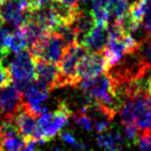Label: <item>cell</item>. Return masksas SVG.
<instances>
[{"label": "cell", "instance_id": "obj_7", "mask_svg": "<svg viewBox=\"0 0 151 151\" xmlns=\"http://www.w3.org/2000/svg\"><path fill=\"white\" fill-rule=\"evenodd\" d=\"M31 6L29 0H4L0 5V16L4 24L21 27L30 17Z\"/></svg>", "mask_w": 151, "mask_h": 151}, {"label": "cell", "instance_id": "obj_13", "mask_svg": "<svg viewBox=\"0 0 151 151\" xmlns=\"http://www.w3.org/2000/svg\"><path fill=\"white\" fill-rule=\"evenodd\" d=\"M37 116L33 114L24 106H22V109L14 117V121L18 129L19 134L24 138V140L32 139L35 130L37 128Z\"/></svg>", "mask_w": 151, "mask_h": 151}, {"label": "cell", "instance_id": "obj_1", "mask_svg": "<svg viewBox=\"0 0 151 151\" xmlns=\"http://www.w3.org/2000/svg\"><path fill=\"white\" fill-rule=\"evenodd\" d=\"M78 86L85 93L89 104H96L118 112L120 101L114 91L111 77L106 71L91 79L81 80Z\"/></svg>", "mask_w": 151, "mask_h": 151}, {"label": "cell", "instance_id": "obj_21", "mask_svg": "<svg viewBox=\"0 0 151 151\" xmlns=\"http://www.w3.org/2000/svg\"><path fill=\"white\" fill-rule=\"evenodd\" d=\"M141 26L147 37L151 35V0H146V10L141 21Z\"/></svg>", "mask_w": 151, "mask_h": 151}, {"label": "cell", "instance_id": "obj_2", "mask_svg": "<svg viewBox=\"0 0 151 151\" xmlns=\"http://www.w3.org/2000/svg\"><path fill=\"white\" fill-rule=\"evenodd\" d=\"M71 114L70 109L63 102L58 106L56 111L41 114L37 121V128L32 139L39 143L51 140L58 133H60L62 128L68 123Z\"/></svg>", "mask_w": 151, "mask_h": 151}, {"label": "cell", "instance_id": "obj_20", "mask_svg": "<svg viewBox=\"0 0 151 151\" xmlns=\"http://www.w3.org/2000/svg\"><path fill=\"white\" fill-rule=\"evenodd\" d=\"M136 143L141 151H151V129L140 132Z\"/></svg>", "mask_w": 151, "mask_h": 151}, {"label": "cell", "instance_id": "obj_27", "mask_svg": "<svg viewBox=\"0 0 151 151\" xmlns=\"http://www.w3.org/2000/svg\"><path fill=\"white\" fill-rule=\"evenodd\" d=\"M29 2H30V6H31V8H32L33 4L36 2V0H29Z\"/></svg>", "mask_w": 151, "mask_h": 151}, {"label": "cell", "instance_id": "obj_22", "mask_svg": "<svg viewBox=\"0 0 151 151\" xmlns=\"http://www.w3.org/2000/svg\"><path fill=\"white\" fill-rule=\"evenodd\" d=\"M9 35V29L5 27V24H1L0 26V51L2 52V53H5L6 56L9 53V49H8Z\"/></svg>", "mask_w": 151, "mask_h": 151}, {"label": "cell", "instance_id": "obj_15", "mask_svg": "<svg viewBox=\"0 0 151 151\" xmlns=\"http://www.w3.org/2000/svg\"><path fill=\"white\" fill-rule=\"evenodd\" d=\"M27 46H28V40H27L24 30L20 27L16 28L12 32H10L9 39H8L9 52H14V53L20 52L24 50Z\"/></svg>", "mask_w": 151, "mask_h": 151}, {"label": "cell", "instance_id": "obj_8", "mask_svg": "<svg viewBox=\"0 0 151 151\" xmlns=\"http://www.w3.org/2000/svg\"><path fill=\"white\" fill-rule=\"evenodd\" d=\"M130 99L133 106V122L139 132L151 129V96L148 90L138 92Z\"/></svg>", "mask_w": 151, "mask_h": 151}, {"label": "cell", "instance_id": "obj_19", "mask_svg": "<svg viewBox=\"0 0 151 151\" xmlns=\"http://www.w3.org/2000/svg\"><path fill=\"white\" fill-rule=\"evenodd\" d=\"M140 55L143 62L146 63L147 68L151 72V40L146 38L141 41V47H140Z\"/></svg>", "mask_w": 151, "mask_h": 151}, {"label": "cell", "instance_id": "obj_25", "mask_svg": "<svg viewBox=\"0 0 151 151\" xmlns=\"http://www.w3.org/2000/svg\"><path fill=\"white\" fill-rule=\"evenodd\" d=\"M92 2V7H104L107 8L109 0H91Z\"/></svg>", "mask_w": 151, "mask_h": 151}, {"label": "cell", "instance_id": "obj_4", "mask_svg": "<svg viewBox=\"0 0 151 151\" xmlns=\"http://www.w3.org/2000/svg\"><path fill=\"white\" fill-rule=\"evenodd\" d=\"M67 47L68 46L59 33L49 31L29 49L35 59H43L58 65Z\"/></svg>", "mask_w": 151, "mask_h": 151}, {"label": "cell", "instance_id": "obj_5", "mask_svg": "<svg viewBox=\"0 0 151 151\" xmlns=\"http://www.w3.org/2000/svg\"><path fill=\"white\" fill-rule=\"evenodd\" d=\"M86 53L87 50L81 42H76L67 47L61 60L58 63L60 71V88L67 86L78 87L79 80L77 78V69L81 58Z\"/></svg>", "mask_w": 151, "mask_h": 151}, {"label": "cell", "instance_id": "obj_26", "mask_svg": "<svg viewBox=\"0 0 151 151\" xmlns=\"http://www.w3.org/2000/svg\"><path fill=\"white\" fill-rule=\"evenodd\" d=\"M147 88H148V92L151 96V77L147 79Z\"/></svg>", "mask_w": 151, "mask_h": 151}, {"label": "cell", "instance_id": "obj_17", "mask_svg": "<svg viewBox=\"0 0 151 151\" xmlns=\"http://www.w3.org/2000/svg\"><path fill=\"white\" fill-rule=\"evenodd\" d=\"M24 142L26 140L19 133L10 136L0 142V151H21Z\"/></svg>", "mask_w": 151, "mask_h": 151}, {"label": "cell", "instance_id": "obj_9", "mask_svg": "<svg viewBox=\"0 0 151 151\" xmlns=\"http://www.w3.org/2000/svg\"><path fill=\"white\" fill-rule=\"evenodd\" d=\"M49 91L50 90L48 88L35 79L22 93L24 97V106L33 114L40 117L41 114L47 112V107L45 104L48 99Z\"/></svg>", "mask_w": 151, "mask_h": 151}, {"label": "cell", "instance_id": "obj_6", "mask_svg": "<svg viewBox=\"0 0 151 151\" xmlns=\"http://www.w3.org/2000/svg\"><path fill=\"white\" fill-rule=\"evenodd\" d=\"M24 106V97L14 83L0 89V122L11 121Z\"/></svg>", "mask_w": 151, "mask_h": 151}, {"label": "cell", "instance_id": "obj_23", "mask_svg": "<svg viewBox=\"0 0 151 151\" xmlns=\"http://www.w3.org/2000/svg\"><path fill=\"white\" fill-rule=\"evenodd\" d=\"M9 83H11V77L8 66H6L4 60H0V89Z\"/></svg>", "mask_w": 151, "mask_h": 151}, {"label": "cell", "instance_id": "obj_12", "mask_svg": "<svg viewBox=\"0 0 151 151\" xmlns=\"http://www.w3.org/2000/svg\"><path fill=\"white\" fill-rule=\"evenodd\" d=\"M108 26L94 24L93 28L81 40V45L87 52H102L108 43Z\"/></svg>", "mask_w": 151, "mask_h": 151}, {"label": "cell", "instance_id": "obj_28", "mask_svg": "<svg viewBox=\"0 0 151 151\" xmlns=\"http://www.w3.org/2000/svg\"><path fill=\"white\" fill-rule=\"evenodd\" d=\"M1 24H4V21H2V19H1V16H0V26H1Z\"/></svg>", "mask_w": 151, "mask_h": 151}, {"label": "cell", "instance_id": "obj_14", "mask_svg": "<svg viewBox=\"0 0 151 151\" xmlns=\"http://www.w3.org/2000/svg\"><path fill=\"white\" fill-rule=\"evenodd\" d=\"M124 138L117 130H107L102 133H98L97 143L104 151H120L124 146Z\"/></svg>", "mask_w": 151, "mask_h": 151}, {"label": "cell", "instance_id": "obj_24", "mask_svg": "<svg viewBox=\"0 0 151 151\" xmlns=\"http://www.w3.org/2000/svg\"><path fill=\"white\" fill-rule=\"evenodd\" d=\"M60 137H61L62 140L66 142V143H68V145H71V146L76 147L77 149L86 150V146H85V145L78 141V140L76 139L75 136H73L72 133H70V132H61Z\"/></svg>", "mask_w": 151, "mask_h": 151}, {"label": "cell", "instance_id": "obj_10", "mask_svg": "<svg viewBox=\"0 0 151 151\" xmlns=\"http://www.w3.org/2000/svg\"><path fill=\"white\" fill-rule=\"evenodd\" d=\"M108 70V66L102 52H87L81 58L77 69V78L81 80L91 79Z\"/></svg>", "mask_w": 151, "mask_h": 151}, {"label": "cell", "instance_id": "obj_18", "mask_svg": "<svg viewBox=\"0 0 151 151\" xmlns=\"http://www.w3.org/2000/svg\"><path fill=\"white\" fill-rule=\"evenodd\" d=\"M72 118L76 121V123L78 126H80L81 128H83L86 130H91L93 127V121L88 113L85 111V109L82 108L81 110H79L78 112H76L72 114Z\"/></svg>", "mask_w": 151, "mask_h": 151}, {"label": "cell", "instance_id": "obj_29", "mask_svg": "<svg viewBox=\"0 0 151 151\" xmlns=\"http://www.w3.org/2000/svg\"><path fill=\"white\" fill-rule=\"evenodd\" d=\"M2 1H4V0H0V5H1V2H2Z\"/></svg>", "mask_w": 151, "mask_h": 151}, {"label": "cell", "instance_id": "obj_16", "mask_svg": "<svg viewBox=\"0 0 151 151\" xmlns=\"http://www.w3.org/2000/svg\"><path fill=\"white\" fill-rule=\"evenodd\" d=\"M130 8L129 0H109L107 9L112 21H119L128 14Z\"/></svg>", "mask_w": 151, "mask_h": 151}, {"label": "cell", "instance_id": "obj_11", "mask_svg": "<svg viewBox=\"0 0 151 151\" xmlns=\"http://www.w3.org/2000/svg\"><path fill=\"white\" fill-rule=\"evenodd\" d=\"M36 80L42 83L49 90L60 88V71L56 63L43 59H35Z\"/></svg>", "mask_w": 151, "mask_h": 151}, {"label": "cell", "instance_id": "obj_3", "mask_svg": "<svg viewBox=\"0 0 151 151\" xmlns=\"http://www.w3.org/2000/svg\"><path fill=\"white\" fill-rule=\"evenodd\" d=\"M11 77V82H14L16 88L24 93L28 86L36 79V62L31 52L22 50L14 55V59L8 66Z\"/></svg>", "mask_w": 151, "mask_h": 151}]
</instances>
